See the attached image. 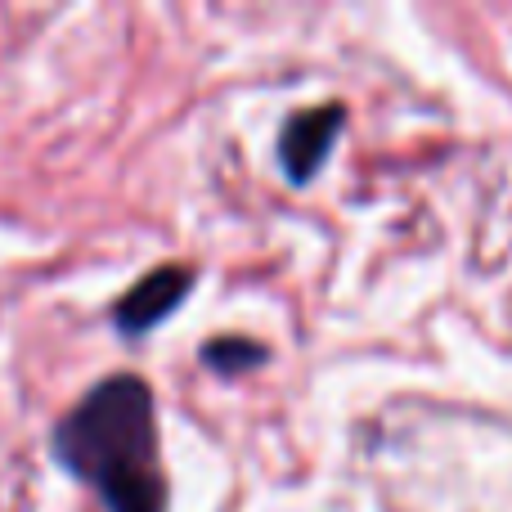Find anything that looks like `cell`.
<instances>
[{
	"label": "cell",
	"instance_id": "1",
	"mask_svg": "<svg viewBox=\"0 0 512 512\" xmlns=\"http://www.w3.org/2000/svg\"><path fill=\"white\" fill-rule=\"evenodd\" d=\"M153 445V396L140 378L99 382L54 432L59 463L81 481H95L108 512H167Z\"/></svg>",
	"mask_w": 512,
	"mask_h": 512
},
{
	"label": "cell",
	"instance_id": "2",
	"mask_svg": "<svg viewBox=\"0 0 512 512\" xmlns=\"http://www.w3.org/2000/svg\"><path fill=\"white\" fill-rule=\"evenodd\" d=\"M189 279H194V274H189L185 265H162V270L144 274V279L117 301V310H113L117 328H122V333H149L158 319H167L171 310L185 301Z\"/></svg>",
	"mask_w": 512,
	"mask_h": 512
},
{
	"label": "cell",
	"instance_id": "3",
	"mask_svg": "<svg viewBox=\"0 0 512 512\" xmlns=\"http://www.w3.org/2000/svg\"><path fill=\"white\" fill-rule=\"evenodd\" d=\"M342 104H324L315 108V113H297L288 126H283L279 135V162L283 171H288L292 180H310L319 171V162L328 158V149H333V135L337 126H342Z\"/></svg>",
	"mask_w": 512,
	"mask_h": 512
},
{
	"label": "cell",
	"instance_id": "4",
	"mask_svg": "<svg viewBox=\"0 0 512 512\" xmlns=\"http://www.w3.org/2000/svg\"><path fill=\"white\" fill-rule=\"evenodd\" d=\"M203 355H207L212 369H243V364L261 360V346H252V342H212Z\"/></svg>",
	"mask_w": 512,
	"mask_h": 512
}]
</instances>
